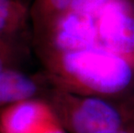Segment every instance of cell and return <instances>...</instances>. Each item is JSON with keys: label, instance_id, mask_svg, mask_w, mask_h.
Listing matches in <instances>:
<instances>
[{"label": "cell", "instance_id": "1", "mask_svg": "<svg viewBox=\"0 0 134 133\" xmlns=\"http://www.w3.org/2000/svg\"><path fill=\"white\" fill-rule=\"evenodd\" d=\"M39 55L55 88L83 96L119 98L134 94V67L101 47Z\"/></svg>", "mask_w": 134, "mask_h": 133}, {"label": "cell", "instance_id": "2", "mask_svg": "<svg viewBox=\"0 0 134 133\" xmlns=\"http://www.w3.org/2000/svg\"><path fill=\"white\" fill-rule=\"evenodd\" d=\"M49 106L70 133L134 130V94L119 98L83 96L54 88Z\"/></svg>", "mask_w": 134, "mask_h": 133}, {"label": "cell", "instance_id": "3", "mask_svg": "<svg viewBox=\"0 0 134 133\" xmlns=\"http://www.w3.org/2000/svg\"><path fill=\"white\" fill-rule=\"evenodd\" d=\"M99 47L134 67V7L130 0H111L95 16Z\"/></svg>", "mask_w": 134, "mask_h": 133}, {"label": "cell", "instance_id": "4", "mask_svg": "<svg viewBox=\"0 0 134 133\" xmlns=\"http://www.w3.org/2000/svg\"><path fill=\"white\" fill-rule=\"evenodd\" d=\"M99 47L95 16L68 10L48 37L36 44L39 53L68 52Z\"/></svg>", "mask_w": 134, "mask_h": 133}, {"label": "cell", "instance_id": "5", "mask_svg": "<svg viewBox=\"0 0 134 133\" xmlns=\"http://www.w3.org/2000/svg\"><path fill=\"white\" fill-rule=\"evenodd\" d=\"M55 114L49 105L34 100L10 104L0 115L1 133H34Z\"/></svg>", "mask_w": 134, "mask_h": 133}, {"label": "cell", "instance_id": "6", "mask_svg": "<svg viewBox=\"0 0 134 133\" xmlns=\"http://www.w3.org/2000/svg\"><path fill=\"white\" fill-rule=\"evenodd\" d=\"M73 0H34L30 7L36 45L44 41L69 10Z\"/></svg>", "mask_w": 134, "mask_h": 133}, {"label": "cell", "instance_id": "7", "mask_svg": "<svg viewBox=\"0 0 134 133\" xmlns=\"http://www.w3.org/2000/svg\"><path fill=\"white\" fill-rule=\"evenodd\" d=\"M38 81L16 69L0 72V106L30 100L38 94Z\"/></svg>", "mask_w": 134, "mask_h": 133}, {"label": "cell", "instance_id": "8", "mask_svg": "<svg viewBox=\"0 0 134 133\" xmlns=\"http://www.w3.org/2000/svg\"><path fill=\"white\" fill-rule=\"evenodd\" d=\"M30 20V8L20 0H0V36H14L23 32Z\"/></svg>", "mask_w": 134, "mask_h": 133}, {"label": "cell", "instance_id": "9", "mask_svg": "<svg viewBox=\"0 0 134 133\" xmlns=\"http://www.w3.org/2000/svg\"><path fill=\"white\" fill-rule=\"evenodd\" d=\"M18 56V49L14 36H0V72L15 69Z\"/></svg>", "mask_w": 134, "mask_h": 133}, {"label": "cell", "instance_id": "10", "mask_svg": "<svg viewBox=\"0 0 134 133\" xmlns=\"http://www.w3.org/2000/svg\"><path fill=\"white\" fill-rule=\"evenodd\" d=\"M111 0H73L69 10L87 16H96Z\"/></svg>", "mask_w": 134, "mask_h": 133}, {"label": "cell", "instance_id": "11", "mask_svg": "<svg viewBox=\"0 0 134 133\" xmlns=\"http://www.w3.org/2000/svg\"><path fill=\"white\" fill-rule=\"evenodd\" d=\"M34 133H66L56 116L45 122Z\"/></svg>", "mask_w": 134, "mask_h": 133}, {"label": "cell", "instance_id": "12", "mask_svg": "<svg viewBox=\"0 0 134 133\" xmlns=\"http://www.w3.org/2000/svg\"><path fill=\"white\" fill-rule=\"evenodd\" d=\"M99 133H134V130H116V131H109Z\"/></svg>", "mask_w": 134, "mask_h": 133}, {"label": "cell", "instance_id": "13", "mask_svg": "<svg viewBox=\"0 0 134 133\" xmlns=\"http://www.w3.org/2000/svg\"><path fill=\"white\" fill-rule=\"evenodd\" d=\"M20 1L24 2V3H25V4H28V3H27V1H28V0H20Z\"/></svg>", "mask_w": 134, "mask_h": 133}, {"label": "cell", "instance_id": "14", "mask_svg": "<svg viewBox=\"0 0 134 133\" xmlns=\"http://www.w3.org/2000/svg\"><path fill=\"white\" fill-rule=\"evenodd\" d=\"M131 2H132V5H133V7H134V0H130Z\"/></svg>", "mask_w": 134, "mask_h": 133}]
</instances>
